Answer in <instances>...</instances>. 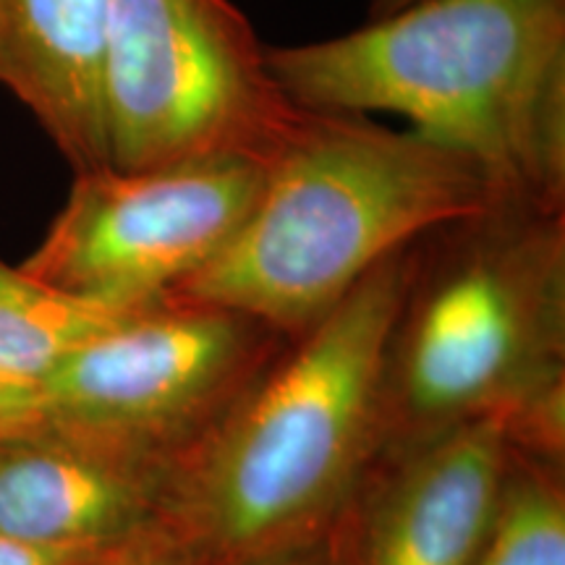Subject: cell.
Listing matches in <instances>:
<instances>
[{
  "label": "cell",
  "mask_w": 565,
  "mask_h": 565,
  "mask_svg": "<svg viewBox=\"0 0 565 565\" xmlns=\"http://www.w3.org/2000/svg\"><path fill=\"white\" fill-rule=\"evenodd\" d=\"M565 210L492 204L416 238L385 353L383 450L498 416L563 456Z\"/></svg>",
  "instance_id": "obj_3"
},
{
  "label": "cell",
  "mask_w": 565,
  "mask_h": 565,
  "mask_svg": "<svg viewBox=\"0 0 565 565\" xmlns=\"http://www.w3.org/2000/svg\"><path fill=\"white\" fill-rule=\"evenodd\" d=\"M492 204L482 173L419 131L315 110L265 168L236 236L171 296L221 303L299 338L391 254Z\"/></svg>",
  "instance_id": "obj_4"
},
{
  "label": "cell",
  "mask_w": 565,
  "mask_h": 565,
  "mask_svg": "<svg viewBox=\"0 0 565 565\" xmlns=\"http://www.w3.org/2000/svg\"><path fill=\"white\" fill-rule=\"evenodd\" d=\"M126 315L55 291L0 259V377L40 391L63 359Z\"/></svg>",
  "instance_id": "obj_11"
},
{
  "label": "cell",
  "mask_w": 565,
  "mask_h": 565,
  "mask_svg": "<svg viewBox=\"0 0 565 565\" xmlns=\"http://www.w3.org/2000/svg\"><path fill=\"white\" fill-rule=\"evenodd\" d=\"M228 565H341V521L320 534L238 557Z\"/></svg>",
  "instance_id": "obj_14"
},
{
  "label": "cell",
  "mask_w": 565,
  "mask_h": 565,
  "mask_svg": "<svg viewBox=\"0 0 565 565\" xmlns=\"http://www.w3.org/2000/svg\"><path fill=\"white\" fill-rule=\"evenodd\" d=\"M173 469L47 419L0 427V534L113 550L166 519Z\"/></svg>",
  "instance_id": "obj_9"
},
{
  "label": "cell",
  "mask_w": 565,
  "mask_h": 565,
  "mask_svg": "<svg viewBox=\"0 0 565 565\" xmlns=\"http://www.w3.org/2000/svg\"><path fill=\"white\" fill-rule=\"evenodd\" d=\"M498 416L385 450L341 519V565H475L515 454Z\"/></svg>",
  "instance_id": "obj_8"
},
{
  "label": "cell",
  "mask_w": 565,
  "mask_h": 565,
  "mask_svg": "<svg viewBox=\"0 0 565 565\" xmlns=\"http://www.w3.org/2000/svg\"><path fill=\"white\" fill-rule=\"evenodd\" d=\"M110 0H0V87L51 137L74 173L108 166L103 47Z\"/></svg>",
  "instance_id": "obj_10"
},
{
  "label": "cell",
  "mask_w": 565,
  "mask_h": 565,
  "mask_svg": "<svg viewBox=\"0 0 565 565\" xmlns=\"http://www.w3.org/2000/svg\"><path fill=\"white\" fill-rule=\"evenodd\" d=\"M265 166L204 160L126 173H74L66 202L19 267L55 291L137 312L221 254L257 202Z\"/></svg>",
  "instance_id": "obj_7"
},
{
  "label": "cell",
  "mask_w": 565,
  "mask_h": 565,
  "mask_svg": "<svg viewBox=\"0 0 565 565\" xmlns=\"http://www.w3.org/2000/svg\"><path fill=\"white\" fill-rule=\"evenodd\" d=\"M267 66L301 108L406 118L494 204L565 210V0H416Z\"/></svg>",
  "instance_id": "obj_1"
},
{
  "label": "cell",
  "mask_w": 565,
  "mask_h": 565,
  "mask_svg": "<svg viewBox=\"0 0 565 565\" xmlns=\"http://www.w3.org/2000/svg\"><path fill=\"white\" fill-rule=\"evenodd\" d=\"M113 550L42 547L0 534V565H103Z\"/></svg>",
  "instance_id": "obj_15"
},
{
  "label": "cell",
  "mask_w": 565,
  "mask_h": 565,
  "mask_svg": "<svg viewBox=\"0 0 565 565\" xmlns=\"http://www.w3.org/2000/svg\"><path fill=\"white\" fill-rule=\"evenodd\" d=\"M408 252L291 338L175 466L166 519L212 563L335 526L383 450L385 353Z\"/></svg>",
  "instance_id": "obj_2"
},
{
  "label": "cell",
  "mask_w": 565,
  "mask_h": 565,
  "mask_svg": "<svg viewBox=\"0 0 565 565\" xmlns=\"http://www.w3.org/2000/svg\"><path fill=\"white\" fill-rule=\"evenodd\" d=\"M100 95L108 166L126 173L267 168L315 118L282 92L231 0H110Z\"/></svg>",
  "instance_id": "obj_5"
},
{
  "label": "cell",
  "mask_w": 565,
  "mask_h": 565,
  "mask_svg": "<svg viewBox=\"0 0 565 565\" xmlns=\"http://www.w3.org/2000/svg\"><path fill=\"white\" fill-rule=\"evenodd\" d=\"M288 341L236 309L166 296L63 359L42 412L175 471Z\"/></svg>",
  "instance_id": "obj_6"
},
{
  "label": "cell",
  "mask_w": 565,
  "mask_h": 565,
  "mask_svg": "<svg viewBox=\"0 0 565 565\" xmlns=\"http://www.w3.org/2000/svg\"><path fill=\"white\" fill-rule=\"evenodd\" d=\"M103 565H217L200 553L192 542L162 519L139 532L105 557Z\"/></svg>",
  "instance_id": "obj_13"
},
{
  "label": "cell",
  "mask_w": 565,
  "mask_h": 565,
  "mask_svg": "<svg viewBox=\"0 0 565 565\" xmlns=\"http://www.w3.org/2000/svg\"><path fill=\"white\" fill-rule=\"evenodd\" d=\"M412 3H416V0H372L370 19H383V17H387V13L406 9V6H412Z\"/></svg>",
  "instance_id": "obj_17"
},
{
  "label": "cell",
  "mask_w": 565,
  "mask_h": 565,
  "mask_svg": "<svg viewBox=\"0 0 565 565\" xmlns=\"http://www.w3.org/2000/svg\"><path fill=\"white\" fill-rule=\"evenodd\" d=\"M561 458L515 445L498 513L475 565H565Z\"/></svg>",
  "instance_id": "obj_12"
},
{
  "label": "cell",
  "mask_w": 565,
  "mask_h": 565,
  "mask_svg": "<svg viewBox=\"0 0 565 565\" xmlns=\"http://www.w3.org/2000/svg\"><path fill=\"white\" fill-rule=\"evenodd\" d=\"M42 395L38 387L0 377V427H13L42 416Z\"/></svg>",
  "instance_id": "obj_16"
}]
</instances>
